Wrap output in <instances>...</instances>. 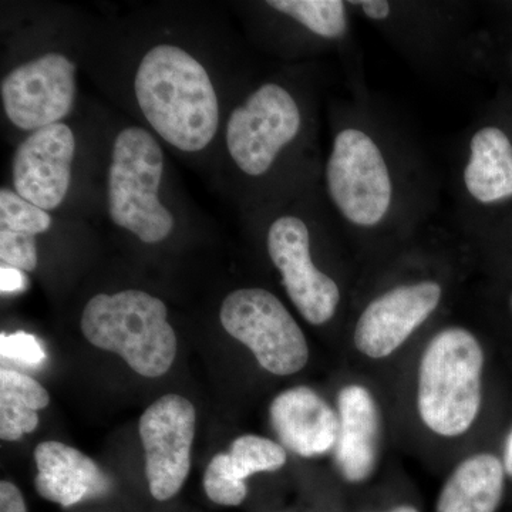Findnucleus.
<instances>
[{"label": "nucleus", "instance_id": "obj_1", "mask_svg": "<svg viewBox=\"0 0 512 512\" xmlns=\"http://www.w3.org/2000/svg\"><path fill=\"white\" fill-rule=\"evenodd\" d=\"M134 92L151 127L178 150H204L220 124L207 70L181 47L160 45L138 66Z\"/></svg>", "mask_w": 512, "mask_h": 512}, {"label": "nucleus", "instance_id": "obj_2", "mask_svg": "<svg viewBox=\"0 0 512 512\" xmlns=\"http://www.w3.org/2000/svg\"><path fill=\"white\" fill-rule=\"evenodd\" d=\"M167 306L150 293L128 289L99 293L84 306L82 332L97 349L116 353L144 377L164 376L177 356Z\"/></svg>", "mask_w": 512, "mask_h": 512}, {"label": "nucleus", "instance_id": "obj_3", "mask_svg": "<svg viewBox=\"0 0 512 512\" xmlns=\"http://www.w3.org/2000/svg\"><path fill=\"white\" fill-rule=\"evenodd\" d=\"M484 353L473 333L441 330L421 357L419 412L434 433L456 437L476 421L481 407Z\"/></svg>", "mask_w": 512, "mask_h": 512}, {"label": "nucleus", "instance_id": "obj_4", "mask_svg": "<svg viewBox=\"0 0 512 512\" xmlns=\"http://www.w3.org/2000/svg\"><path fill=\"white\" fill-rule=\"evenodd\" d=\"M164 171L160 144L147 130L130 127L114 141L107 202L114 224L128 229L146 244L170 235L174 217L158 198Z\"/></svg>", "mask_w": 512, "mask_h": 512}, {"label": "nucleus", "instance_id": "obj_5", "mask_svg": "<svg viewBox=\"0 0 512 512\" xmlns=\"http://www.w3.org/2000/svg\"><path fill=\"white\" fill-rule=\"evenodd\" d=\"M220 319L232 338L251 349L266 372L289 376L308 363L305 335L274 293L259 288L231 292L222 302Z\"/></svg>", "mask_w": 512, "mask_h": 512}, {"label": "nucleus", "instance_id": "obj_6", "mask_svg": "<svg viewBox=\"0 0 512 512\" xmlns=\"http://www.w3.org/2000/svg\"><path fill=\"white\" fill-rule=\"evenodd\" d=\"M326 183L333 204L359 227H375L392 204V178L382 151L356 128L340 131L333 141Z\"/></svg>", "mask_w": 512, "mask_h": 512}, {"label": "nucleus", "instance_id": "obj_7", "mask_svg": "<svg viewBox=\"0 0 512 512\" xmlns=\"http://www.w3.org/2000/svg\"><path fill=\"white\" fill-rule=\"evenodd\" d=\"M301 123V111L291 94L278 84H264L232 111L227 126L229 154L245 174H265L282 148L298 136Z\"/></svg>", "mask_w": 512, "mask_h": 512}, {"label": "nucleus", "instance_id": "obj_8", "mask_svg": "<svg viewBox=\"0 0 512 512\" xmlns=\"http://www.w3.org/2000/svg\"><path fill=\"white\" fill-rule=\"evenodd\" d=\"M197 412L180 394H165L143 413L140 437L146 453L150 493L167 501L180 493L190 474Z\"/></svg>", "mask_w": 512, "mask_h": 512}, {"label": "nucleus", "instance_id": "obj_9", "mask_svg": "<svg viewBox=\"0 0 512 512\" xmlns=\"http://www.w3.org/2000/svg\"><path fill=\"white\" fill-rule=\"evenodd\" d=\"M3 106L9 120L22 130L53 126L72 110L76 66L60 53L16 67L2 80Z\"/></svg>", "mask_w": 512, "mask_h": 512}, {"label": "nucleus", "instance_id": "obj_10", "mask_svg": "<svg viewBox=\"0 0 512 512\" xmlns=\"http://www.w3.org/2000/svg\"><path fill=\"white\" fill-rule=\"evenodd\" d=\"M268 252L303 318L316 326L329 322L338 309L340 292L336 282L313 265L305 222L291 215L278 218L268 231Z\"/></svg>", "mask_w": 512, "mask_h": 512}, {"label": "nucleus", "instance_id": "obj_11", "mask_svg": "<svg viewBox=\"0 0 512 512\" xmlns=\"http://www.w3.org/2000/svg\"><path fill=\"white\" fill-rule=\"evenodd\" d=\"M74 153L76 140L66 124L33 131L13 160L16 192L42 210H55L69 191Z\"/></svg>", "mask_w": 512, "mask_h": 512}, {"label": "nucleus", "instance_id": "obj_12", "mask_svg": "<svg viewBox=\"0 0 512 512\" xmlns=\"http://www.w3.org/2000/svg\"><path fill=\"white\" fill-rule=\"evenodd\" d=\"M441 295V286L430 281L397 286L383 293L357 320V350L372 359L392 355L436 311Z\"/></svg>", "mask_w": 512, "mask_h": 512}, {"label": "nucleus", "instance_id": "obj_13", "mask_svg": "<svg viewBox=\"0 0 512 512\" xmlns=\"http://www.w3.org/2000/svg\"><path fill=\"white\" fill-rule=\"evenodd\" d=\"M269 414L279 439L298 456H322L336 446L339 417L311 387H292L278 394Z\"/></svg>", "mask_w": 512, "mask_h": 512}, {"label": "nucleus", "instance_id": "obj_14", "mask_svg": "<svg viewBox=\"0 0 512 512\" xmlns=\"http://www.w3.org/2000/svg\"><path fill=\"white\" fill-rule=\"evenodd\" d=\"M338 407L336 461L346 480L359 483L375 470L380 439L379 410L369 390L359 384L340 390Z\"/></svg>", "mask_w": 512, "mask_h": 512}, {"label": "nucleus", "instance_id": "obj_15", "mask_svg": "<svg viewBox=\"0 0 512 512\" xmlns=\"http://www.w3.org/2000/svg\"><path fill=\"white\" fill-rule=\"evenodd\" d=\"M35 460L37 493L62 507H72L109 490L107 478L92 458L60 441L40 443Z\"/></svg>", "mask_w": 512, "mask_h": 512}, {"label": "nucleus", "instance_id": "obj_16", "mask_svg": "<svg viewBox=\"0 0 512 512\" xmlns=\"http://www.w3.org/2000/svg\"><path fill=\"white\" fill-rule=\"evenodd\" d=\"M504 464L476 454L454 470L441 491L437 512H495L504 493Z\"/></svg>", "mask_w": 512, "mask_h": 512}, {"label": "nucleus", "instance_id": "obj_17", "mask_svg": "<svg viewBox=\"0 0 512 512\" xmlns=\"http://www.w3.org/2000/svg\"><path fill=\"white\" fill-rule=\"evenodd\" d=\"M470 160L464 184L471 197L483 204L512 195V144L503 130L484 127L471 138Z\"/></svg>", "mask_w": 512, "mask_h": 512}, {"label": "nucleus", "instance_id": "obj_18", "mask_svg": "<svg viewBox=\"0 0 512 512\" xmlns=\"http://www.w3.org/2000/svg\"><path fill=\"white\" fill-rule=\"evenodd\" d=\"M50 394L37 380L15 370H0V437L18 441L39 426V412Z\"/></svg>", "mask_w": 512, "mask_h": 512}, {"label": "nucleus", "instance_id": "obj_19", "mask_svg": "<svg viewBox=\"0 0 512 512\" xmlns=\"http://www.w3.org/2000/svg\"><path fill=\"white\" fill-rule=\"evenodd\" d=\"M268 6L326 39H339L348 32L346 5L340 0H269Z\"/></svg>", "mask_w": 512, "mask_h": 512}, {"label": "nucleus", "instance_id": "obj_20", "mask_svg": "<svg viewBox=\"0 0 512 512\" xmlns=\"http://www.w3.org/2000/svg\"><path fill=\"white\" fill-rule=\"evenodd\" d=\"M286 464L285 448L275 441L247 434L232 443L228 466L238 480L247 481L256 473L276 471Z\"/></svg>", "mask_w": 512, "mask_h": 512}, {"label": "nucleus", "instance_id": "obj_21", "mask_svg": "<svg viewBox=\"0 0 512 512\" xmlns=\"http://www.w3.org/2000/svg\"><path fill=\"white\" fill-rule=\"evenodd\" d=\"M52 225L49 212L20 197L18 192L0 191V227L25 234H42Z\"/></svg>", "mask_w": 512, "mask_h": 512}, {"label": "nucleus", "instance_id": "obj_22", "mask_svg": "<svg viewBox=\"0 0 512 512\" xmlns=\"http://www.w3.org/2000/svg\"><path fill=\"white\" fill-rule=\"evenodd\" d=\"M204 490L212 503L237 507L247 498V481L238 480L228 466V454H217L204 474Z\"/></svg>", "mask_w": 512, "mask_h": 512}, {"label": "nucleus", "instance_id": "obj_23", "mask_svg": "<svg viewBox=\"0 0 512 512\" xmlns=\"http://www.w3.org/2000/svg\"><path fill=\"white\" fill-rule=\"evenodd\" d=\"M0 259L3 265L32 272L37 266L35 235L0 227Z\"/></svg>", "mask_w": 512, "mask_h": 512}, {"label": "nucleus", "instance_id": "obj_24", "mask_svg": "<svg viewBox=\"0 0 512 512\" xmlns=\"http://www.w3.org/2000/svg\"><path fill=\"white\" fill-rule=\"evenodd\" d=\"M0 355L3 359L13 360L20 365L39 367L46 360V350L42 343L26 332L0 336Z\"/></svg>", "mask_w": 512, "mask_h": 512}, {"label": "nucleus", "instance_id": "obj_25", "mask_svg": "<svg viewBox=\"0 0 512 512\" xmlns=\"http://www.w3.org/2000/svg\"><path fill=\"white\" fill-rule=\"evenodd\" d=\"M0 512H28L19 488L9 481L0 483Z\"/></svg>", "mask_w": 512, "mask_h": 512}, {"label": "nucleus", "instance_id": "obj_26", "mask_svg": "<svg viewBox=\"0 0 512 512\" xmlns=\"http://www.w3.org/2000/svg\"><path fill=\"white\" fill-rule=\"evenodd\" d=\"M28 286L26 276L22 274L20 269L12 268V266L2 265L0 269V289L2 293L22 292Z\"/></svg>", "mask_w": 512, "mask_h": 512}, {"label": "nucleus", "instance_id": "obj_27", "mask_svg": "<svg viewBox=\"0 0 512 512\" xmlns=\"http://www.w3.org/2000/svg\"><path fill=\"white\" fill-rule=\"evenodd\" d=\"M362 8L367 18L372 20H384L389 18L392 8L386 0H362V2H353Z\"/></svg>", "mask_w": 512, "mask_h": 512}, {"label": "nucleus", "instance_id": "obj_28", "mask_svg": "<svg viewBox=\"0 0 512 512\" xmlns=\"http://www.w3.org/2000/svg\"><path fill=\"white\" fill-rule=\"evenodd\" d=\"M503 464L505 473L512 478V429L508 434L507 441H505Z\"/></svg>", "mask_w": 512, "mask_h": 512}, {"label": "nucleus", "instance_id": "obj_29", "mask_svg": "<svg viewBox=\"0 0 512 512\" xmlns=\"http://www.w3.org/2000/svg\"><path fill=\"white\" fill-rule=\"evenodd\" d=\"M389 512H419L416 510V508L413 507H406V505H403V507L394 508V510Z\"/></svg>", "mask_w": 512, "mask_h": 512}, {"label": "nucleus", "instance_id": "obj_30", "mask_svg": "<svg viewBox=\"0 0 512 512\" xmlns=\"http://www.w3.org/2000/svg\"><path fill=\"white\" fill-rule=\"evenodd\" d=\"M511 311H512V296H511Z\"/></svg>", "mask_w": 512, "mask_h": 512}]
</instances>
